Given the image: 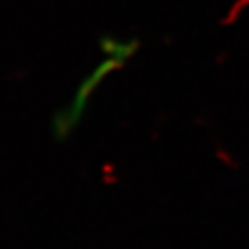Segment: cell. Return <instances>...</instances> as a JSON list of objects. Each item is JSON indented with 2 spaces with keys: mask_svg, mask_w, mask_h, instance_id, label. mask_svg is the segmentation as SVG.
<instances>
[{
  "mask_svg": "<svg viewBox=\"0 0 249 249\" xmlns=\"http://www.w3.org/2000/svg\"><path fill=\"white\" fill-rule=\"evenodd\" d=\"M101 47L106 54V59L102 62H99L97 68H93L92 73L87 74L85 80L76 89L70 104L55 113L54 121H52V132H54V137L57 140L66 139L74 132V128L82 121L83 113H85L93 92L114 70H120V68H123L126 64V61L135 54L137 42L135 40L126 42V40L111 36L107 40H102Z\"/></svg>",
  "mask_w": 249,
  "mask_h": 249,
  "instance_id": "cell-1",
  "label": "cell"
}]
</instances>
